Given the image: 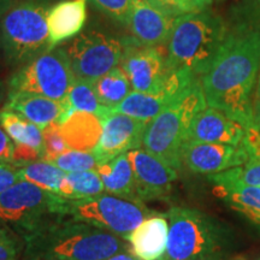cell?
Masks as SVG:
<instances>
[{
  "label": "cell",
  "instance_id": "cell-12",
  "mask_svg": "<svg viewBox=\"0 0 260 260\" xmlns=\"http://www.w3.org/2000/svg\"><path fill=\"white\" fill-rule=\"evenodd\" d=\"M126 154L134 170L139 200L146 203L168 199L178 177L177 170L145 148L133 149Z\"/></svg>",
  "mask_w": 260,
  "mask_h": 260
},
{
  "label": "cell",
  "instance_id": "cell-26",
  "mask_svg": "<svg viewBox=\"0 0 260 260\" xmlns=\"http://www.w3.org/2000/svg\"><path fill=\"white\" fill-rule=\"evenodd\" d=\"M69 102L73 111L79 110V111L89 112L100 117L102 119L111 111L100 103L94 90L93 82H89V81L75 79L69 92Z\"/></svg>",
  "mask_w": 260,
  "mask_h": 260
},
{
  "label": "cell",
  "instance_id": "cell-42",
  "mask_svg": "<svg viewBox=\"0 0 260 260\" xmlns=\"http://www.w3.org/2000/svg\"><path fill=\"white\" fill-rule=\"evenodd\" d=\"M3 96H4V88H3V84L0 82V102H2Z\"/></svg>",
  "mask_w": 260,
  "mask_h": 260
},
{
  "label": "cell",
  "instance_id": "cell-10",
  "mask_svg": "<svg viewBox=\"0 0 260 260\" xmlns=\"http://www.w3.org/2000/svg\"><path fill=\"white\" fill-rule=\"evenodd\" d=\"M67 52L75 79L94 82L118 67L123 44L105 32L89 30L75 39Z\"/></svg>",
  "mask_w": 260,
  "mask_h": 260
},
{
  "label": "cell",
  "instance_id": "cell-21",
  "mask_svg": "<svg viewBox=\"0 0 260 260\" xmlns=\"http://www.w3.org/2000/svg\"><path fill=\"white\" fill-rule=\"evenodd\" d=\"M19 180L27 181L52 194L65 199H74L68 172L46 160H37L18 167Z\"/></svg>",
  "mask_w": 260,
  "mask_h": 260
},
{
  "label": "cell",
  "instance_id": "cell-41",
  "mask_svg": "<svg viewBox=\"0 0 260 260\" xmlns=\"http://www.w3.org/2000/svg\"><path fill=\"white\" fill-rule=\"evenodd\" d=\"M190 2L193 3V5L197 10H205L210 5L209 3H207V0H190Z\"/></svg>",
  "mask_w": 260,
  "mask_h": 260
},
{
  "label": "cell",
  "instance_id": "cell-2",
  "mask_svg": "<svg viewBox=\"0 0 260 260\" xmlns=\"http://www.w3.org/2000/svg\"><path fill=\"white\" fill-rule=\"evenodd\" d=\"M23 242L24 260H105L130 249L124 237L70 218L52 224Z\"/></svg>",
  "mask_w": 260,
  "mask_h": 260
},
{
  "label": "cell",
  "instance_id": "cell-36",
  "mask_svg": "<svg viewBox=\"0 0 260 260\" xmlns=\"http://www.w3.org/2000/svg\"><path fill=\"white\" fill-rule=\"evenodd\" d=\"M15 152V142L0 126V161L12 162Z\"/></svg>",
  "mask_w": 260,
  "mask_h": 260
},
{
  "label": "cell",
  "instance_id": "cell-19",
  "mask_svg": "<svg viewBox=\"0 0 260 260\" xmlns=\"http://www.w3.org/2000/svg\"><path fill=\"white\" fill-rule=\"evenodd\" d=\"M59 126L65 144L75 151L93 152L103 134L102 118L79 110L71 112Z\"/></svg>",
  "mask_w": 260,
  "mask_h": 260
},
{
  "label": "cell",
  "instance_id": "cell-25",
  "mask_svg": "<svg viewBox=\"0 0 260 260\" xmlns=\"http://www.w3.org/2000/svg\"><path fill=\"white\" fill-rule=\"evenodd\" d=\"M98 99L107 109L113 110L132 92L128 76L121 67L113 68L93 82Z\"/></svg>",
  "mask_w": 260,
  "mask_h": 260
},
{
  "label": "cell",
  "instance_id": "cell-16",
  "mask_svg": "<svg viewBox=\"0 0 260 260\" xmlns=\"http://www.w3.org/2000/svg\"><path fill=\"white\" fill-rule=\"evenodd\" d=\"M6 109L21 115L41 130L50 124H61L73 112L70 102H58L31 93H9Z\"/></svg>",
  "mask_w": 260,
  "mask_h": 260
},
{
  "label": "cell",
  "instance_id": "cell-35",
  "mask_svg": "<svg viewBox=\"0 0 260 260\" xmlns=\"http://www.w3.org/2000/svg\"><path fill=\"white\" fill-rule=\"evenodd\" d=\"M19 180L18 167L14 162L0 161V197Z\"/></svg>",
  "mask_w": 260,
  "mask_h": 260
},
{
  "label": "cell",
  "instance_id": "cell-30",
  "mask_svg": "<svg viewBox=\"0 0 260 260\" xmlns=\"http://www.w3.org/2000/svg\"><path fill=\"white\" fill-rule=\"evenodd\" d=\"M24 252L22 237L0 222V260H19Z\"/></svg>",
  "mask_w": 260,
  "mask_h": 260
},
{
  "label": "cell",
  "instance_id": "cell-39",
  "mask_svg": "<svg viewBox=\"0 0 260 260\" xmlns=\"http://www.w3.org/2000/svg\"><path fill=\"white\" fill-rule=\"evenodd\" d=\"M253 110H254V123L260 129V95H258V98L255 99L254 105H253Z\"/></svg>",
  "mask_w": 260,
  "mask_h": 260
},
{
  "label": "cell",
  "instance_id": "cell-9",
  "mask_svg": "<svg viewBox=\"0 0 260 260\" xmlns=\"http://www.w3.org/2000/svg\"><path fill=\"white\" fill-rule=\"evenodd\" d=\"M74 81L68 52L53 48L16 71L9 82V93H31L67 102Z\"/></svg>",
  "mask_w": 260,
  "mask_h": 260
},
{
  "label": "cell",
  "instance_id": "cell-11",
  "mask_svg": "<svg viewBox=\"0 0 260 260\" xmlns=\"http://www.w3.org/2000/svg\"><path fill=\"white\" fill-rule=\"evenodd\" d=\"M103 134L94 149L99 164L112 160L133 149L141 148L142 139L148 123L124 113L110 111L102 119Z\"/></svg>",
  "mask_w": 260,
  "mask_h": 260
},
{
  "label": "cell",
  "instance_id": "cell-7",
  "mask_svg": "<svg viewBox=\"0 0 260 260\" xmlns=\"http://www.w3.org/2000/svg\"><path fill=\"white\" fill-rule=\"evenodd\" d=\"M169 235L162 260H190L223 251L229 230L199 210L172 207L168 214Z\"/></svg>",
  "mask_w": 260,
  "mask_h": 260
},
{
  "label": "cell",
  "instance_id": "cell-1",
  "mask_svg": "<svg viewBox=\"0 0 260 260\" xmlns=\"http://www.w3.org/2000/svg\"><path fill=\"white\" fill-rule=\"evenodd\" d=\"M260 68V31L243 28L229 37L200 77L206 104L245 126L254 123L251 94Z\"/></svg>",
  "mask_w": 260,
  "mask_h": 260
},
{
  "label": "cell",
  "instance_id": "cell-4",
  "mask_svg": "<svg viewBox=\"0 0 260 260\" xmlns=\"http://www.w3.org/2000/svg\"><path fill=\"white\" fill-rule=\"evenodd\" d=\"M206 107L200 77H197L175 102L148 123L142 147L175 170H181L191 123Z\"/></svg>",
  "mask_w": 260,
  "mask_h": 260
},
{
  "label": "cell",
  "instance_id": "cell-28",
  "mask_svg": "<svg viewBox=\"0 0 260 260\" xmlns=\"http://www.w3.org/2000/svg\"><path fill=\"white\" fill-rule=\"evenodd\" d=\"M68 180L74 191V199L96 197L105 191V187L96 170L68 172Z\"/></svg>",
  "mask_w": 260,
  "mask_h": 260
},
{
  "label": "cell",
  "instance_id": "cell-23",
  "mask_svg": "<svg viewBox=\"0 0 260 260\" xmlns=\"http://www.w3.org/2000/svg\"><path fill=\"white\" fill-rule=\"evenodd\" d=\"M213 191L232 209L260 225V187L233 183L214 186Z\"/></svg>",
  "mask_w": 260,
  "mask_h": 260
},
{
  "label": "cell",
  "instance_id": "cell-5",
  "mask_svg": "<svg viewBox=\"0 0 260 260\" xmlns=\"http://www.w3.org/2000/svg\"><path fill=\"white\" fill-rule=\"evenodd\" d=\"M50 10V0H12L0 22V42L9 63L25 64L51 51Z\"/></svg>",
  "mask_w": 260,
  "mask_h": 260
},
{
  "label": "cell",
  "instance_id": "cell-32",
  "mask_svg": "<svg viewBox=\"0 0 260 260\" xmlns=\"http://www.w3.org/2000/svg\"><path fill=\"white\" fill-rule=\"evenodd\" d=\"M60 124L53 123L42 129V140H44V158L42 160L50 161L57 155L68 151L69 146L65 144L63 136L60 134Z\"/></svg>",
  "mask_w": 260,
  "mask_h": 260
},
{
  "label": "cell",
  "instance_id": "cell-27",
  "mask_svg": "<svg viewBox=\"0 0 260 260\" xmlns=\"http://www.w3.org/2000/svg\"><path fill=\"white\" fill-rule=\"evenodd\" d=\"M213 186L223 184H242V186L260 187V160H248L241 167L213 174L209 176Z\"/></svg>",
  "mask_w": 260,
  "mask_h": 260
},
{
  "label": "cell",
  "instance_id": "cell-33",
  "mask_svg": "<svg viewBox=\"0 0 260 260\" xmlns=\"http://www.w3.org/2000/svg\"><path fill=\"white\" fill-rule=\"evenodd\" d=\"M145 2L149 3L154 8L174 18H177L178 16L188 14V12L198 11L190 0H145Z\"/></svg>",
  "mask_w": 260,
  "mask_h": 260
},
{
  "label": "cell",
  "instance_id": "cell-8",
  "mask_svg": "<svg viewBox=\"0 0 260 260\" xmlns=\"http://www.w3.org/2000/svg\"><path fill=\"white\" fill-rule=\"evenodd\" d=\"M153 212L144 203L100 194L84 199H65V217L88 223L125 237Z\"/></svg>",
  "mask_w": 260,
  "mask_h": 260
},
{
  "label": "cell",
  "instance_id": "cell-20",
  "mask_svg": "<svg viewBox=\"0 0 260 260\" xmlns=\"http://www.w3.org/2000/svg\"><path fill=\"white\" fill-rule=\"evenodd\" d=\"M95 170L102 178L106 193L125 200L141 203L136 191L134 170L128 154H121L112 160L99 164Z\"/></svg>",
  "mask_w": 260,
  "mask_h": 260
},
{
  "label": "cell",
  "instance_id": "cell-31",
  "mask_svg": "<svg viewBox=\"0 0 260 260\" xmlns=\"http://www.w3.org/2000/svg\"><path fill=\"white\" fill-rule=\"evenodd\" d=\"M104 15L118 23L129 24L133 0H90Z\"/></svg>",
  "mask_w": 260,
  "mask_h": 260
},
{
  "label": "cell",
  "instance_id": "cell-3",
  "mask_svg": "<svg viewBox=\"0 0 260 260\" xmlns=\"http://www.w3.org/2000/svg\"><path fill=\"white\" fill-rule=\"evenodd\" d=\"M229 34L223 18L206 9L178 16L168 40V68L188 70L201 77L218 56Z\"/></svg>",
  "mask_w": 260,
  "mask_h": 260
},
{
  "label": "cell",
  "instance_id": "cell-13",
  "mask_svg": "<svg viewBox=\"0 0 260 260\" xmlns=\"http://www.w3.org/2000/svg\"><path fill=\"white\" fill-rule=\"evenodd\" d=\"M248 161L241 145L209 144L188 141L183 149V165L194 174L213 175L241 167Z\"/></svg>",
  "mask_w": 260,
  "mask_h": 260
},
{
  "label": "cell",
  "instance_id": "cell-29",
  "mask_svg": "<svg viewBox=\"0 0 260 260\" xmlns=\"http://www.w3.org/2000/svg\"><path fill=\"white\" fill-rule=\"evenodd\" d=\"M50 162L65 172L95 170L99 165L93 152H81L75 149H68L64 153L51 159Z\"/></svg>",
  "mask_w": 260,
  "mask_h": 260
},
{
  "label": "cell",
  "instance_id": "cell-37",
  "mask_svg": "<svg viewBox=\"0 0 260 260\" xmlns=\"http://www.w3.org/2000/svg\"><path fill=\"white\" fill-rule=\"evenodd\" d=\"M105 260H140V259L134 254V253H130L129 251H125V252L117 253V254L110 256V258H107Z\"/></svg>",
  "mask_w": 260,
  "mask_h": 260
},
{
  "label": "cell",
  "instance_id": "cell-18",
  "mask_svg": "<svg viewBox=\"0 0 260 260\" xmlns=\"http://www.w3.org/2000/svg\"><path fill=\"white\" fill-rule=\"evenodd\" d=\"M87 2L88 0H64L52 6L47 17L51 50L82 30L87 19Z\"/></svg>",
  "mask_w": 260,
  "mask_h": 260
},
{
  "label": "cell",
  "instance_id": "cell-38",
  "mask_svg": "<svg viewBox=\"0 0 260 260\" xmlns=\"http://www.w3.org/2000/svg\"><path fill=\"white\" fill-rule=\"evenodd\" d=\"M190 260H228L226 255L224 251H219L216 253H212V254L205 255V256H200V258H195V259H190Z\"/></svg>",
  "mask_w": 260,
  "mask_h": 260
},
{
  "label": "cell",
  "instance_id": "cell-43",
  "mask_svg": "<svg viewBox=\"0 0 260 260\" xmlns=\"http://www.w3.org/2000/svg\"><path fill=\"white\" fill-rule=\"evenodd\" d=\"M258 95H260V80H259V89H258Z\"/></svg>",
  "mask_w": 260,
  "mask_h": 260
},
{
  "label": "cell",
  "instance_id": "cell-6",
  "mask_svg": "<svg viewBox=\"0 0 260 260\" xmlns=\"http://www.w3.org/2000/svg\"><path fill=\"white\" fill-rule=\"evenodd\" d=\"M61 219H67L65 198L30 182L18 181L0 197V222L11 228L22 240Z\"/></svg>",
  "mask_w": 260,
  "mask_h": 260
},
{
  "label": "cell",
  "instance_id": "cell-14",
  "mask_svg": "<svg viewBox=\"0 0 260 260\" xmlns=\"http://www.w3.org/2000/svg\"><path fill=\"white\" fill-rule=\"evenodd\" d=\"M175 19L145 0H133L129 27L142 46L159 47L168 42Z\"/></svg>",
  "mask_w": 260,
  "mask_h": 260
},
{
  "label": "cell",
  "instance_id": "cell-40",
  "mask_svg": "<svg viewBox=\"0 0 260 260\" xmlns=\"http://www.w3.org/2000/svg\"><path fill=\"white\" fill-rule=\"evenodd\" d=\"M12 4V0H0V18L6 14L10 6Z\"/></svg>",
  "mask_w": 260,
  "mask_h": 260
},
{
  "label": "cell",
  "instance_id": "cell-17",
  "mask_svg": "<svg viewBox=\"0 0 260 260\" xmlns=\"http://www.w3.org/2000/svg\"><path fill=\"white\" fill-rule=\"evenodd\" d=\"M168 235V217L153 214L133 230L125 240L140 260H162L167 253Z\"/></svg>",
  "mask_w": 260,
  "mask_h": 260
},
{
  "label": "cell",
  "instance_id": "cell-15",
  "mask_svg": "<svg viewBox=\"0 0 260 260\" xmlns=\"http://www.w3.org/2000/svg\"><path fill=\"white\" fill-rule=\"evenodd\" d=\"M245 132V126L224 112L209 106L194 118L188 134V141L239 146L242 142Z\"/></svg>",
  "mask_w": 260,
  "mask_h": 260
},
{
  "label": "cell",
  "instance_id": "cell-34",
  "mask_svg": "<svg viewBox=\"0 0 260 260\" xmlns=\"http://www.w3.org/2000/svg\"><path fill=\"white\" fill-rule=\"evenodd\" d=\"M246 151L248 160H260V129L255 124L247 126L240 144Z\"/></svg>",
  "mask_w": 260,
  "mask_h": 260
},
{
  "label": "cell",
  "instance_id": "cell-44",
  "mask_svg": "<svg viewBox=\"0 0 260 260\" xmlns=\"http://www.w3.org/2000/svg\"><path fill=\"white\" fill-rule=\"evenodd\" d=\"M212 2H213V0H207V3H209V4H211Z\"/></svg>",
  "mask_w": 260,
  "mask_h": 260
},
{
  "label": "cell",
  "instance_id": "cell-24",
  "mask_svg": "<svg viewBox=\"0 0 260 260\" xmlns=\"http://www.w3.org/2000/svg\"><path fill=\"white\" fill-rule=\"evenodd\" d=\"M0 126L5 130L15 145L28 146L44 153L42 130L27 118L4 107L0 111Z\"/></svg>",
  "mask_w": 260,
  "mask_h": 260
},
{
  "label": "cell",
  "instance_id": "cell-22",
  "mask_svg": "<svg viewBox=\"0 0 260 260\" xmlns=\"http://www.w3.org/2000/svg\"><path fill=\"white\" fill-rule=\"evenodd\" d=\"M182 92L167 89L158 94H149L133 90L118 106L111 111L124 113V115L134 117L140 121L149 123L162 110L167 109L172 102H175L181 95Z\"/></svg>",
  "mask_w": 260,
  "mask_h": 260
}]
</instances>
